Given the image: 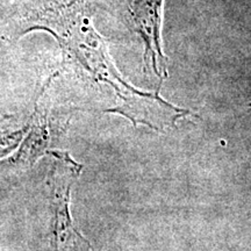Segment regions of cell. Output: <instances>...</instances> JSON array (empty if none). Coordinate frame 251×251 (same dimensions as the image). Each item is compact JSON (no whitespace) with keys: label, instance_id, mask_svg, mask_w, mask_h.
<instances>
[{"label":"cell","instance_id":"cell-1","mask_svg":"<svg viewBox=\"0 0 251 251\" xmlns=\"http://www.w3.org/2000/svg\"><path fill=\"white\" fill-rule=\"evenodd\" d=\"M52 203L55 209V251H92L90 243L75 230L69 214V194L80 166L67 153H55Z\"/></svg>","mask_w":251,"mask_h":251},{"label":"cell","instance_id":"cell-2","mask_svg":"<svg viewBox=\"0 0 251 251\" xmlns=\"http://www.w3.org/2000/svg\"><path fill=\"white\" fill-rule=\"evenodd\" d=\"M164 0H120L121 17L135 33L142 39L146 47L147 61L150 59L152 69L161 76H166V59L161 45L162 11Z\"/></svg>","mask_w":251,"mask_h":251},{"label":"cell","instance_id":"cell-3","mask_svg":"<svg viewBox=\"0 0 251 251\" xmlns=\"http://www.w3.org/2000/svg\"><path fill=\"white\" fill-rule=\"evenodd\" d=\"M108 112L120 113L129 118L135 125L137 122L148 125L155 129H163L165 126L174 125L177 119L190 114L186 109L176 108L157 97H146L136 93L131 98H124V102Z\"/></svg>","mask_w":251,"mask_h":251}]
</instances>
